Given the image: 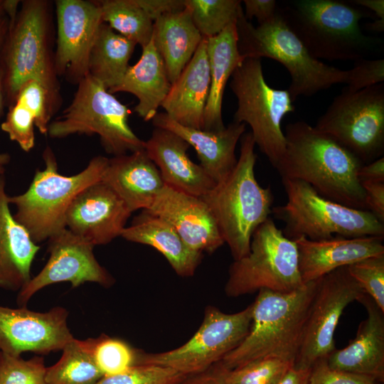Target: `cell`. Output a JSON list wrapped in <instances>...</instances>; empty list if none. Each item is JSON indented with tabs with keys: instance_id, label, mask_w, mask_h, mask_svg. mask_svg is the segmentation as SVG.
Wrapping results in <instances>:
<instances>
[{
	"instance_id": "obj_1",
	"label": "cell",
	"mask_w": 384,
	"mask_h": 384,
	"mask_svg": "<svg viewBox=\"0 0 384 384\" xmlns=\"http://www.w3.org/2000/svg\"><path fill=\"white\" fill-rule=\"evenodd\" d=\"M286 149L275 169L282 178L309 184L321 196L358 210H367L358 174L363 165L329 135L300 120L285 129Z\"/></svg>"
},
{
	"instance_id": "obj_2",
	"label": "cell",
	"mask_w": 384,
	"mask_h": 384,
	"mask_svg": "<svg viewBox=\"0 0 384 384\" xmlns=\"http://www.w3.org/2000/svg\"><path fill=\"white\" fill-rule=\"evenodd\" d=\"M277 11L318 60L357 61L383 50L382 40L365 34L359 23L362 18L375 16L349 1H288L277 5Z\"/></svg>"
},
{
	"instance_id": "obj_3",
	"label": "cell",
	"mask_w": 384,
	"mask_h": 384,
	"mask_svg": "<svg viewBox=\"0 0 384 384\" xmlns=\"http://www.w3.org/2000/svg\"><path fill=\"white\" fill-rule=\"evenodd\" d=\"M318 279L287 293L261 289L252 302V321L241 343L219 362L228 369L269 358L294 361Z\"/></svg>"
},
{
	"instance_id": "obj_4",
	"label": "cell",
	"mask_w": 384,
	"mask_h": 384,
	"mask_svg": "<svg viewBox=\"0 0 384 384\" xmlns=\"http://www.w3.org/2000/svg\"><path fill=\"white\" fill-rule=\"evenodd\" d=\"M255 146L252 133H245L234 169L201 197L215 218L234 260L249 252L255 230L272 213V192L270 187H262L255 176Z\"/></svg>"
},
{
	"instance_id": "obj_5",
	"label": "cell",
	"mask_w": 384,
	"mask_h": 384,
	"mask_svg": "<svg viewBox=\"0 0 384 384\" xmlns=\"http://www.w3.org/2000/svg\"><path fill=\"white\" fill-rule=\"evenodd\" d=\"M51 4L25 0L0 50L4 73L6 105H11L27 81L35 80L48 91L58 111L62 102L60 85L52 50Z\"/></svg>"
},
{
	"instance_id": "obj_6",
	"label": "cell",
	"mask_w": 384,
	"mask_h": 384,
	"mask_svg": "<svg viewBox=\"0 0 384 384\" xmlns=\"http://www.w3.org/2000/svg\"><path fill=\"white\" fill-rule=\"evenodd\" d=\"M236 28L238 49L242 56L271 58L287 69L291 78L287 91L293 102L300 96L311 97L334 85L348 82L350 70L314 58L277 11L273 18L257 26L247 21L242 12L236 21Z\"/></svg>"
},
{
	"instance_id": "obj_7",
	"label": "cell",
	"mask_w": 384,
	"mask_h": 384,
	"mask_svg": "<svg viewBox=\"0 0 384 384\" xmlns=\"http://www.w3.org/2000/svg\"><path fill=\"white\" fill-rule=\"evenodd\" d=\"M43 170H36L24 193L8 196L16 208L15 220L23 226L38 244L65 228V217L74 198L85 187L102 179L109 159L93 157L80 172L70 176L58 171L54 152L46 146L43 153Z\"/></svg>"
},
{
	"instance_id": "obj_8",
	"label": "cell",
	"mask_w": 384,
	"mask_h": 384,
	"mask_svg": "<svg viewBox=\"0 0 384 384\" xmlns=\"http://www.w3.org/2000/svg\"><path fill=\"white\" fill-rule=\"evenodd\" d=\"M282 181L287 201L284 206L272 208V213L284 222L282 232L289 239L384 237V223L370 211L328 200L302 181L282 178Z\"/></svg>"
},
{
	"instance_id": "obj_9",
	"label": "cell",
	"mask_w": 384,
	"mask_h": 384,
	"mask_svg": "<svg viewBox=\"0 0 384 384\" xmlns=\"http://www.w3.org/2000/svg\"><path fill=\"white\" fill-rule=\"evenodd\" d=\"M131 111L89 74L78 84L70 104L52 120V138L73 134L97 135L107 154L114 156L144 149L128 123Z\"/></svg>"
},
{
	"instance_id": "obj_10",
	"label": "cell",
	"mask_w": 384,
	"mask_h": 384,
	"mask_svg": "<svg viewBox=\"0 0 384 384\" xmlns=\"http://www.w3.org/2000/svg\"><path fill=\"white\" fill-rule=\"evenodd\" d=\"M304 284L295 242L268 218L255 230L249 252L230 265L225 292L230 297L261 289L287 293Z\"/></svg>"
},
{
	"instance_id": "obj_11",
	"label": "cell",
	"mask_w": 384,
	"mask_h": 384,
	"mask_svg": "<svg viewBox=\"0 0 384 384\" xmlns=\"http://www.w3.org/2000/svg\"><path fill=\"white\" fill-rule=\"evenodd\" d=\"M230 78L238 103L233 122L249 124L255 145L275 168L286 149L282 120L295 110L290 95L267 84L259 58H245Z\"/></svg>"
},
{
	"instance_id": "obj_12",
	"label": "cell",
	"mask_w": 384,
	"mask_h": 384,
	"mask_svg": "<svg viewBox=\"0 0 384 384\" xmlns=\"http://www.w3.org/2000/svg\"><path fill=\"white\" fill-rule=\"evenodd\" d=\"M314 127L349 150L363 164L383 156L384 83L356 92L343 88Z\"/></svg>"
},
{
	"instance_id": "obj_13",
	"label": "cell",
	"mask_w": 384,
	"mask_h": 384,
	"mask_svg": "<svg viewBox=\"0 0 384 384\" xmlns=\"http://www.w3.org/2000/svg\"><path fill=\"white\" fill-rule=\"evenodd\" d=\"M252 312V304L234 314L208 307L201 326L184 344L159 353H139L137 363L171 368L186 376L203 372L245 338L250 327Z\"/></svg>"
},
{
	"instance_id": "obj_14",
	"label": "cell",
	"mask_w": 384,
	"mask_h": 384,
	"mask_svg": "<svg viewBox=\"0 0 384 384\" xmlns=\"http://www.w3.org/2000/svg\"><path fill=\"white\" fill-rule=\"evenodd\" d=\"M363 294L347 266L318 279L294 368H311L318 361L327 358L336 349L334 336L343 311Z\"/></svg>"
},
{
	"instance_id": "obj_15",
	"label": "cell",
	"mask_w": 384,
	"mask_h": 384,
	"mask_svg": "<svg viewBox=\"0 0 384 384\" xmlns=\"http://www.w3.org/2000/svg\"><path fill=\"white\" fill-rule=\"evenodd\" d=\"M94 245L66 228L48 239V260L41 272L18 292L17 303L25 306L41 289L68 282L72 287L95 282L108 287L114 283L110 274L100 265L93 253Z\"/></svg>"
},
{
	"instance_id": "obj_16",
	"label": "cell",
	"mask_w": 384,
	"mask_h": 384,
	"mask_svg": "<svg viewBox=\"0 0 384 384\" xmlns=\"http://www.w3.org/2000/svg\"><path fill=\"white\" fill-rule=\"evenodd\" d=\"M57 22L54 65L57 75L78 85L88 75L92 48L103 23L97 1H55Z\"/></svg>"
},
{
	"instance_id": "obj_17",
	"label": "cell",
	"mask_w": 384,
	"mask_h": 384,
	"mask_svg": "<svg viewBox=\"0 0 384 384\" xmlns=\"http://www.w3.org/2000/svg\"><path fill=\"white\" fill-rule=\"evenodd\" d=\"M68 310L55 306L40 312L0 305V351L12 356L25 352L46 355L74 338L68 326Z\"/></svg>"
},
{
	"instance_id": "obj_18",
	"label": "cell",
	"mask_w": 384,
	"mask_h": 384,
	"mask_svg": "<svg viewBox=\"0 0 384 384\" xmlns=\"http://www.w3.org/2000/svg\"><path fill=\"white\" fill-rule=\"evenodd\" d=\"M132 213L102 180L82 189L73 200L65 225L92 245H106L121 236Z\"/></svg>"
},
{
	"instance_id": "obj_19",
	"label": "cell",
	"mask_w": 384,
	"mask_h": 384,
	"mask_svg": "<svg viewBox=\"0 0 384 384\" xmlns=\"http://www.w3.org/2000/svg\"><path fill=\"white\" fill-rule=\"evenodd\" d=\"M147 210L170 223L194 251L212 253L225 243L215 218L201 197L164 185Z\"/></svg>"
},
{
	"instance_id": "obj_20",
	"label": "cell",
	"mask_w": 384,
	"mask_h": 384,
	"mask_svg": "<svg viewBox=\"0 0 384 384\" xmlns=\"http://www.w3.org/2000/svg\"><path fill=\"white\" fill-rule=\"evenodd\" d=\"M293 240L297 247L303 284L317 280L338 268L367 257L384 255L382 237L334 236L321 240L299 237Z\"/></svg>"
},
{
	"instance_id": "obj_21",
	"label": "cell",
	"mask_w": 384,
	"mask_h": 384,
	"mask_svg": "<svg viewBox=\"0 0 384 384\" xmlns=\"http://www.w3.org/2000/svg\"><path fill=\"white\" fill-rule=\"evenodd\" d=\"M190 145L175 133L155 128L144 150L158 168L164 184L176 191L201 197L216 184L200 164L191 160Z\"/></svg>"
},
{
	"instance_id": "obj_22",
	"label": "cell",
	"mask_w": 384,
	"mask_h": 384,
	"mask_svg": "<svg viewBox=\"0 0 384 384\" xmlns=\"http://www.w3.org/2000/svg\"><path fill=\"white\" fill-rule=\"evenodd\" d=\"M366 308L356 337L342 349H335L326 358L334 369L368 375L384 380V312L366 294L358 299Z\"/></svg>"
},
{
	"instance_id": "obj_23",
	"label": "cell",
	"mask_w": 384,
	"mask_h": 384,
	"mask_svg": "<svg viewBox=\"0 0 384 384\" xmlns=\"http://www.w3.org/2000/svg\"><path fill=\"white\" fill-rule=\"evenodd\" d=\"M151 121L155 128L171 131L193 146L200 166L215 183L235 166V147L245 134V124L233 122L222 130L206 131L181 125L165 112L157 113Z\"/></svg>"
},
{
	"instance_id": "obj_24",
	"label": "cell",
	"mask_w": 384,
	"mask_h": 384,
	"mask_svg": "<svg viewBox=\"0 0 384 384\" xmlns=\"http://www.w3.org/2000/svg\"><path fill=\"white\" fill-rule=\"evenodd\" d=\"M207 38H203L161 105L165 113L181 125L203 129L210 75L207 55Z\"/></svg>"
},
{
	"instance_id": "obj_25",
	"label": "cell",
	"mask_w": 384,
	"mask_h": 384,
	"mask_svg": "<svg viewBox=\"0 0 384 384\" xmlns=\"http://www.w3.org/2000/svg\"><path fill=\"white\" fill-rule=\"evenodd\" d=\"M101 180L132 213L148 210L165 185L158 168L144 149L109 159Z\"/></svg>"
},
{
	"instance_id": "obj_26",
	"label": "cell",
	"mask_w": 384,
	"mask_h": 384,
	"mask_svg": "<svg viewBox=\"0 0 384 384\" xmlns=\"http://www.w3.org/2000/svg\"><path fill=\"white\" fill-rule=\"evenodd\" d=\"M4 174H0V288L19 292L31 280L40 247L11 213Z\"/></svg>"
},
{
	"instance_id": "obj_27",
	"label": "cell",
	"mask_w": 384,
	"mask_h": 384,
	"mask_svg": "<svg viewBox=\"0 0 384 384\" xmlns=\"http://www.w3.org/2000/svg\"><path fill=\"white\" fill-rule=\"evenodd\" d=\"M171 87L164 63L151 39L142 48L137 63L129 67L122 82L108 92L134 95L138 100L134 111L144 121H150L158 113Z\"/></svg>"
},
{
	"instance_id": "obj_28",
	"label": "cell",
	"mask_w": 384,
	"mask_h": 384,
	"mask_svg": "<svg viewBox=\"0 0 384 384\" xmlns=\"http://www.w3.org/2000/svg\"><path fill=\"white\" fill-rule=\"evenodd\" d=\"M121 237L155 248L181 277L193 275L202 258V253L189 248L170 223L147 210L133 219Z\"/></svg>"
},
{
	"instance_id": "obj_29",
	"label": "cell",
	"mask_w": 384,
	"mask_h": 384,
	"mask_svg": "<svg viewBox=\"0 0 384 384\" xmlns=\"http://www.w3.org/2000/svg\"><path fill=\"white\" fill-rule=\"evenodd\" d=\"M238 41L236 22L228 25L217 36L207 38L210 86L203 130L217 132L225 127L222 117L225 88L235 70L245 59L239 51Z\"/></svg>"
},
{
	"instance_id": "obj_30",
	"label": "cell",
	"mask_w": 384,
	"mask_h": 384,
	"mask_svg": "<svg viewBox=\"0 0 384 384\" xmlns=\"http://www.w3.org/2000/svg\"><path fill=\"white\" fill-rule=\"evenodd\" d=\"M203 38L186 8L164 15L154 22L151 39L171 85L191 60Z\"/></svg>"
},
{
	"instance_id": "obj_31",
	"label": "cell",
	"mask_w": 384,
	"mask_h": 384,
	"mask_svg": "<svg viewBox=\"0 0 384 384\" xmlns=\"http://www.w3.org/2000/svg\"><path fill=\"white\" fill-rule=\"evenodd\" d=\"M137 44L102 23L90 55L88 74L107 90L117 86L129 65Z\"/></svg>"
},
{
	"instance_id": "obj_32",
	"label": "cell",
	"mask_w": 384,
	"mask_h": 384,
	"mask_svg": "<svg viewBox=\"0 0 384 384\" xmlns=\"http://www.w3.org/2000/svg\"><path fill=\"white\" fill-rule=\"evenodd\" d=\"M102 22L124 37L146 46L152 38L154 22L137 0L97 1Z\"/></svg>"
},
{
	"instance_id": "obj_33",
	"label": "cell",
	"mask_w": 384,
	"mask_h": 384,
	"mask_svg": "<svg viewBox=\"0 0 384 384\" xmlns=\"http://www.w3.org/2000/svg\"><path fill=\"white\" fill-rule=\"evenodd\" d=\"M61 351L60 359L46 368L47 384H95L103 377L82 340L74 338Z\"/></svg>"
},
{
	"instance_id": "obj_34",
	"label": "cell",
	"mask_w": 384,
	"mask_h": 384,
	"mask_svg": "<svg viewBox=\"0 0 384 384\" xmlns=\"http://www.w3.org/2000/svg\"><path fill=\"white\" fill-rule=\"evenodd\" d=\"M239 0H184L185 8L204 38L221 33L243 12Z\"/></svg>"
},
{
	"instance_id": "obj_35",
	"label": "cell",
	"mask_w": 384,
	"mask_h": 384,
	"mask_svg": "<svg viewBox=\"0 0 384 384\" xmlns=\"http://www.w3.org/2000/svg\"><path fill=\"white\" fill-rule=\"evenodd\" d=\"M82 341L103 376L122 373L137 363L139 352L124 341L102 334Z\"/></svg>"
},
{
	"instance_id": "obj_36",
	"label": "cell",
	"mask_w": 384,
	"mask_h": 384,
	"mask_svg": "<svg viewBox=\"0 0 384 384\" xmlns=\"http://www.w3.org/2000/svg\"><path fill=\"white\" fill-rule=\"evenodd\" d=\"M293 360L269 358L228 369L218 362L224 384H277L294 366Z\"/></svg>"
},
{
	"instance_id": "obj_37",
	"label": "cell",
	"mask_w": 384,
	"mask_h": 384,
	"mask_svg": "<svg viewBox=\"0 0 384 384\" xmlns=\"http://www.w3.org/2000/svg\"><path fill=\"white\" fill-rule=\"evenodd\" d=\"M44 358L24 360L0 351V384H47Z\"/></svg>"
},
{
	"instance_id": "obj_38",
	"label": "cell",
	"mask_w": 384,
	"mask_h": 384,
	"mask_svg": "<svg viewBox=\"0 0 384 384\" xmlns=\"http://www.w3.org/2000/svg\"><path fill=\"white\" fill-rule=\"evenodd\" d=\"M186 377L171 368L137 363L122 373L103 376L95 384H180Z\"/></svg>"
},
{
	"instance_id": "obj_39",
	"label": "cell",
	"mask_w": 384,
	"mask_h": 384,
	"mask_svg": "<svg viewBox=\"0 0 384 384\" xmlns=\"http://www.w3.org/2000/svg\"><path fill=\"white\" fill-rule=\"evenodd\" d=\"M347 269L363 292L384 312V255L367 257Z\"/></svg>"
},
{
	"instance_id": "obj_40",
	"label": "cell",
	"mask_w": 384,
	"mask_h": 384,
	"mask_svg": "<svg viewBox=\"0 0 384 384\" xmlns=\"http://www.w3.org/2000/svg\"><path fill=\"white\" fill-rule=\"evenodd\" d=\"M14 101L33 114L35 126L42 134H47L52 117L57 112L47 89L38 81L30 80L20 87Z\"/></svg>"
},
{
	"instance_id": "obj_41",
	"label": "cell",
	"mask_w": 384,
	"mask_h": 384,
	"mask_svg": "<svg viewBox=\"0 0 384 384\" xmlns=\"http://www.w3.org/2000/svg\"><path fill=\"white\" fill-rule=\"evenodd\" d=\"M34 126L33 114L22 104L14 101L9 106V112L1 129L23 151L28 152L35 144Z\"/></svg>"
},
{
	"instance_id": "obj_42",
	"label": "cell",
	"mask_w": 384,
	"mask_h": 384,
	"mask_svg": "<svg viewBox=\"0 0 384 384\" xmlns=\"http://www.w3.org/2000/svg\"><path fill=\"white\" fill-rule=\"evenodd\" d=\"M350 70L347 86L350 92H356L384 81V59L366 58L355 61Z\"/></svg>"
},
{
	"instance_id": "obj_43",
	"label": "cell",
	"mask_w": 384,
	"mask_h": 384,
	"mask_svg": "<svg viewBox=\"0 0 384 384\" xmlns=\"http://www.w3.org/2000/svg\"><path fill=\"white\" fill-rule=\"evenodd\" d=\"M373 377L330 368L326 358L318 361L311 369L309 384H380Z\"/></svg>"
},
{
	"instance_id": "obj_44",
	"label": "cell",
	"mask_w": 384,
	"mask_h": 384,
	"mask_svg": "<svg viewBox=\"0 0 384 384\" xmlns=\"http://www.w3.org/2000/svg\"><path fill=\"white\" fill-rule=\"evenodd\" d=\"M361 183L366 193L367 210L384 223V181H365Z\"/></svg>"
},
{
	"instance_id": "obj_45",
	"label": "cell",
	"mask_w": 384,
	"mask_h": 384,
	"mask_svg": "<svg viewBox=\"0 0 384 384\" xmlns=\"http://www.w3.org/2000/svg\"><path fill=\"white\" fill-rule=\"evenodd\" d=\"M244 16L250 21L255 18L259 24L264 23L273 18L277 11V5L274 0H244Z\"/></svg>"
},
{
	"instance_id": "obj_46",
	"label": "cell",
	"mask_w": 384,
	"mask_h": 384,
	"mask_svg": "<svg viewBox=\"0 0 384 384\" xmlns=\"http://www.w3.org/2000/svg\"><path fill=\"white\" fill-rule=\"evenodd\" d=\"M137 1L153 22L164 15L185 9L184 0H137Z\"/></svg>"
},
{
	"instance_id": "obj_47",
	"label": "cell",
	"mask_w": 384,
	"mask_h": 384,
	"mask_svg": "<svg viewBox=\"0 0 384 384\" xmlns=\"http://www.w3.org/2000/svg\"><path fill=\"white\" fill-rule=\"evenodd\" d=\"M180 384H224L218 363L203 372L188 375Z\"/></svg>"
},
{
	"instance_id": "obj_48",
	"label": "cell",
	"mask_w": 384,
	"mask_h": 384,
	"mask_svg": "<svg viewBox=\"0 0 384 384\" xmlns=\"http://www.w3.org/2000/svg\"><path fill=\"white\" fill-rule=\"evenodd\" d=\"M358 176L360 182L384 181V157H380L369 164H363L358 171Z\"/></svg>"
},
{
	"instance_id": "obj_49",
	"label": "cell",
	"mask_w": 384,
	"mask_h": 384,
	"mask_svg": "<svg viewBox=\"0 0 384 384\" xmlns=\"http://www.w3.org/2000/svg\"><path fill=\"white\" fill-rule=\"evenodd\" d=\"M311 368L292 367L277 384H309Z\"/></svg>"
},
{
	"instance_id": "obj_50",
	"label": "cell",
	"mask_w": 384,
	"mask_h": 384,
	"mask_svg": "<svg viewBox=\"0 0 384 384\" xmlns=\"http://www.w3.org/2000/svg\"><path fill=\"white\" fill-rule=\"evenodd\" d=\"M351 4L370 11L377 18L384 20L383 0H353Z\"/></svg>"
},
{
	"instance_id": "obj_51",
	"label": "cell",
	"mask_w": 384,
	"mask_h": 384,
	"mask_svg": "<svg viewBox=\"0 0 384 384\" xmlns=\"http://www.w3.org/2000/svg\"><path fill=\"white\" fill-rule=\"evenodd\" d=\"M6 97L4 90V68L0 60V117L6 106Z\"/></svg>"
},
{
	"instance_id": "obj_52",
	"label": "cell",
	"mask_w": 384,
	"mask_h": 384,
	"mask_svg": "<svg viewBox=\"0 0 384 384\" xmlns=\"http://www.w3.org/2000/svg\"><path fill=\"white\" fill-rule=\"evenodd\" d=\"M9 26L10 21L6 16L0 19V50L9 30Z\"/></svg>"
},
{
	"instance_id": "obj_53",
	"label": "cell",
	"mask_w": 384,
	"mask_h": 384,
	"mask_svg": "<svg viewBox=\"0 0 384 384\" xmlns=\"http://www.w3.org/2000/svg\"><path fill=\"white\" fill-rule=\"evenodd\" d=\"M366 27L368 31H370L373 32H376V33L383 32L384 31V20L376 18L375 20H373L372 22L367 23Z\"/></svg>"
},
{
	"instance_id": "obj_54",
	"label": "cell",
	"mask_w": 384,
	"mask_h": 384,
	"mask_svg": "<svg viewBox=\"0 0 384 384\" xmlns=\"http://www.w3.org/2000/svg\"><path fill=\"white\" fill-rule=\"evenodd\" d=\"M11 156L7 153L0 154V166H4L10 162Z\"/></svg>"
},
{
	"instance_id": "obj_55",
	"label": "cell",
	"mask_w": 384,
	"mask_h": 384,
	"mask_svg": "<svg viewBox=\"0 0 384 384\" xmlns=\"http://www.w3.org/2000/svg\"><path fill=\"white\" fill-rule=\"evenodd\" d=\"M5 16V0H0V19H1Z\"/></svg>"
},
{
	"instance_id": "obj_56",
	"label": "cell",
	"mask_w": 384,
	"mask_h": 384,
	"mask_svg": "<svg viewBox=\"0 0 384 384\" xmlns=\"http://www.w3.org/2000/svg\"><path fill=\"white\" fill-rule=\"evenodd\" d=\"M4 172H5L4 166H0V174H4Z\"/></svg>"
}]
</instances>
